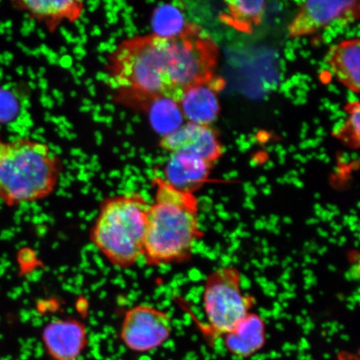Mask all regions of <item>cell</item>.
I'll return each mask as SVG.
<instances>
[{
  "label": "cell",
  "instance_id": "5bb4252c",
  "mask_svg": "<svg viewBox=\"0 0 360 360\" xmlns=\"http://www.w3.org/2000/svg\"><path fill=\"white\" fill-rule=\"evenodd\" d=\"M326 62L340 83L355 93L359 92V39L345 40L332 46L327 53Z\"/></svg>",
  "mask_w": 360,
  "mask_h": 360
},
{
  "label": "cell",
  "instance_id": "5b68a950",
  "mask_svg": "<svg viewBox=\"0 0 360 360\" xmlns=\"http://www.w3.org/2000/svg\"><path fill=\"white\" fill-rule=\"evenodd\" d=\"M255 303V297L242 290L240 270L233 266L215 269L205 281L202 304L207 325H200V330L207 340L214 342L252 312Z\"/></svg>",
  "mask_w": 360,
  "mask_h": 360
},
{
  "label": "cell",
  "instance_id": "ba28073f",
  "mask_svg": "<svg viewBox=\"0 0 360 360\" xmlns=\"http://www.w3.org/2000/svg\"><path fill=\"white\" fill-rule=\"evenodd\" d=\"M160 146L172 154L178 152L190 153L210 165L222 155V147L217 132L209 125L190 122L165 135L160 141Z\"/></svg>",
  "mask_w": 360,
  "mask_h": 360
},
{
  "label": "cell",
  "instance_id": "3957f363",
  "mask_svg": "<svg viewBox=\"0 0 360 360\" xmlns=\"http://www.w3.org/2000/svg\"><path fill=\"white\" fill-rule=\"evenodd\" d=\"M61 161L45 143L0 141V200L8 206L45 199L56 190Z\"/></svg>",
  "mask_w": 360,
  "mask_h": 360
},
{
  "label": "cell",
  "instance_id": "7c38bea8",
  "mask_svg": "<svg viewBox=\"0 0 360 360\" xmlns=\"http://www.w3.org/2000/svg\"><path fill=\"white\" fill-rule=\"evenodd\" d=\"M211 165L190 153H173L165 165V181L178 190L195 193L206 182Z\"/></svg>",
  "mask_w": 360,
  "mask_h": 360
},
{
  "label": "cell",
  "instance_id": "9c48e42d",
  "mask_svg": "<svg viewBox=\"0 0 360 360\" xmlns=\"http://www.w3.org/2000/svg\"><path fill=\"white\" fill-rule=\"evenodd\" d=\"M42 340L53 360H77L87 347L88 331L78 319H55L44 327Z\"/></svg>",
  "mask_w": 360,
  "mask_h": 360
},
{
  "label": "cell",
  "instance_id": "e0dca14e",
  "mask_svg": "<svg viewBox=\"0 0 360 360\" xmlns=\"http://www.w3.org/2000/svg\"><path fill=\"white\" fill-rule=\"evenodd\" d=\"M158 34L174 37L184 32L188 24L184 20L181 12L173 6H165L160 11Z\"/></svg>",
  "mask_w": 360,
  "mask_h": 360
},
{
  "label": "cell",
  "instance_id": "4fadbf2b",
  "mask_svg": "<svg viewBox=\"0 0 360 360\" xmlns=\"http://www.w3.org/2000/svg\"><path fill=\"white\" fill-rule=\"evenodd\" d=\"M13 6L42 22L51 33L62 22H73L82 15L84 4L78 0H20Z\"/></svg>",
  "mask_w": 360,
  "mask_h": 360
},
{
  "label": "cell",
  "instance_id": "8992f818",
  "mask_svg": "<svg viewBox=\"0 0 360 360\" xmlns=\"http://www.w3.org/2000/svg\"><path fill=\"white\" fill-rule=\"evenodd\" d=\"M172 333L169 315L154 306L139 304L125 313L120 339L129 349L146 353L163 345Z\"/></svg>",
  "mask_w": 360,
  "mask_h": 360
},
{
  "label": "cell",
  "instance_id": "30bf717a",
  "mask_svg": "<svg viewBox=\"0 0 360 360\" xmlns=\"http://www.w3.org/2000/svg\"><path fill=\"white\" fill-rule=\"evenodd\" d=\"M224 85L222 79L214 77L184 90L177 102L184 119L201 125L213 123L220 111L217 94Z\"/></svg>",
  "mask_w": 360,
  "mask_h": 360
},
{
  "label": "cell",
  "instance_id": "7a4b0ae2",
  "mask_svg": "<svg viewBox=\"0 0 360 360\" xmlns=\"http://www.w3.org/2000/svg\"><path fill=\"white\" fill-rule=\"evenodd\" d=\"M154 184L155 202L148 210L143 257L155 266L186 262L205 235L197 198L161 177L155 178Z\"/></svg>",
  "mask_w": 360,
  "mask_h": 360
},
{
  "label": "cell",
  "instance_id": "6da1fadb",
  "mask_svg": "<svg viewBox=\"0 0 360 360\" xmlns=\"http://www.w3.org/2000/svg\"><path fill=\"white\" fill-rule=\"evenodd\" d=\"M109 73L115 86L138 97L178 102L175 36L153 33L121 42L112 53Z\"/></svg>",
  "mask_w": 360,
  "mask_h": 360
},
{
  "label": "cell",
  "instance_id": "9a60e30c",
  "mask_svg": "<svg viewBox=\"0 0 360 360\" xmlns=\"http://www.w3.org/2000/svg\"><path fill=\"white\" fill-rule=\"evenodd\" d=\"M228 11L222 21L243 33L253 32L255 27L262 21L266 3L263 0H233L227 1Z\"/></svg>",
  "mask_w": 360,
  "mask_h": 360
},
{
  "label": "cell",
  "instance_id": "52a82bcc",
  "mask_svg": "<svg viewBox=\"0 0 360 360\" xmlns=\"http://www.w3.org/2000/svg\"><path fill=\"white\" fill-rule=\"evenodd\" d=\"M359 13L360 3L356 0H310L301 4L288 27V34L291 38L302 37L333 22L349 25L359 19Z\"/></svg>",
  "mask_w": 360,
  "mask_h": 360
},
{
  "label": "cell",
  "instance_id": "277c9868",
  "mask_svg": "<svg viewBox=\"0 0 360 360\" xmlns=\"http://www.w3.org/2000/svg\"><path fill=\"white\" fill-rule=\"evenodd\" d=\"M150 205L137 193L112 197L103 202L90 236L115 266L129 268L143 257Z\"/></svg>",
  "mask_w": 360,
  "mask_h": 360
},
{
  "label": "cell",
  "instance_id": "2e32d148",
  "mask_svg": "<svg viewBox=\"0 0 360 360\" xmlns=\"http://www.w3.org/2000/svg\"><path fill=\"white\" fill-rule=\"evenodd\" d=\"M347 117L341 127L334 132L335 136L351 148L356 150L360 143V105L359 103H350L346 106Z\"/></svg>",
  "mask_w": 360,
  "mask_h": 360
},
{
  "label": "cell",
  "instance_id": "8fae6325",
  "mask_svg": "<svg viewBox=\"0 0 360 360\" xmlns=\"http://www.w3.org/2000/svg\"><path fill=\"white\" fill-rule=\"evenodd\" d=\"M221 339L228 353L237 358L249 359L266 344V326L260 315L250 312Z\"/></svg>",
  "mask_w": 360,
  "mask_h": 360
}]
</instances>
